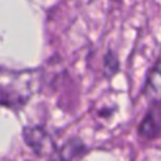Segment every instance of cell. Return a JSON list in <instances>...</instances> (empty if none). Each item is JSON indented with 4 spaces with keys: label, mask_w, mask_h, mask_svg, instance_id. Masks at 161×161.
Returning <instances> with one entry per match:
<instances>
[{
    "label": "cell",
    "mask_w": 161,
    "mask_h": 161,
    "mask_svg": "<svg viewBox=\"0 0 161 161\" xmlns=\"http://www.w3.org/2000/svg\"><path fill=\"white\" fill-rule=\"evenodd\" d=\"M105 71H106V75H112V74L114 72V71L117 69V61L116 58L113 57V54H108V57H106V64H105Z\"/></svg>",
    "instance_id": "obj_5"
},
{
    "label": "cell",
    "mask_w": 161,
    "mask_h": 161,
    "mask_svg": "<svg viewBox=\"0 0 161 161\" xmlns=\"http://www.w3.org/2000/svg\"><path fill=\"white\" fill-rule=\"evenodd\" d=\"M146 96L151 102H160L161 100V57L147 79V83H146Z\"/></svg>",
    "instance_id": "obj_3"
},
{
    "label": "cell",
    "mask_w": 161,
    "mask_h": 161,
    "mask_svg": "<svg viewBox=\"0 0 161 161\" xmlns=\"http://www.w3.org/2000/svg\"><path fill=\"white\" fill-rule=\"evenodd\" d=\"M158 129L160 127L157 125V117L154 116V113H150L140 126V136L144 139H153L158 133Z\"/></svg>",
    "instance_id": "obj_4"
},
{
    "label": "cell",
    "mask_w": 161,
    "mask_h": 161,
    "mask_svg": "<svg viewBox=\"0 0 161 161\" xmlns=\"http://www.w3.org/2000/svg\"><path fill=\"white\" fill-rule=\"evenodd\" d=\"M83 2H86V3H91V2H93V0H83Z\"/></svg>",
    "instance_id": "obj_6"
},
{
    "label": "cell",
    "mask_w": 161,
    "mask_h": 161,
    "mask_svg": "<svg viewBox=\"0 0 161 161\" xmlns=\"http://www.w3.org/2000/svg\"><path fill=\"white\" fill-rule=\"evenodd\" d=\"M24 136L25 140H27V144L40 156L48 154V151L53 150V142H51L50 136L42 129L38 127L25 129Z\"/></svg>",
    "instance_id": "obj_2"
},
{
    "label": "cell",
    "mask_w": 161,
    "mask_h": 161,
    "mask_svg": "<svg viewBox=\"0 0 161 161\" xmlns=\"http://www.w3.org/2000/svg\"><path fill=\"white\" fill-rule=\"evenodd\" d=\"M40 86L37 71L0 69V103L20 108L30 100Z\"/></svg>",
    "instance_id": "obj_1"
}]
</instances>
